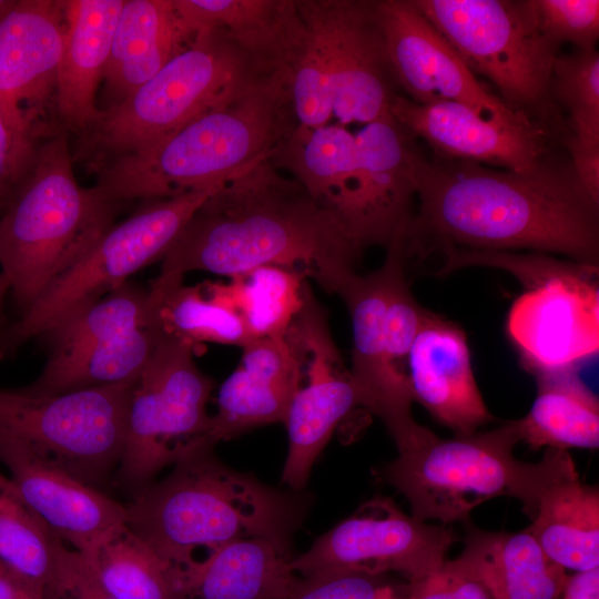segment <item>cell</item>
<instances>
[{"instance_id":"obj_20","label":"cell","mask_w":599,"mask_h":599,"mask_svg":"<svg viewBox=\"0 0 599 599\" xmlns=\"http://www.w3.org/2000/svg\"><path fill=\"white\" fill-rule=\"evenodd\" d=\"M519 500L531 524L525 529L565 569L599 567V491L581 483L565 449L547 448L528 466Z\"/></svg>"},{"instance_id":"obj_19","label":"cell","mask_w":599,"mask_h":599,"mask_svg":"<svg viewBox=\"0 0 599 599\" xmlns=\"http://www.w3.org/2000/svg\"><path fill=\"white\" fill-rule=\"evenodd\" d=\"M388 267L366 275L355 273L338 290L349 312L353 331L352 368L361 404L378 417L397 449L410 446L426 430L413 417V397L405 373L389 361L385 343L384 312Z\"/></svg>"},{"instance_id":"obj_27","label":"cell","mask_w":599,"mask_h":599,"mask_svg":"<svg viewBox=\"0 0 599 599\" xmlns=\"http://www.w3.org/2000/svg\"><path fill=\"white\" fill-rule=\"evenodd\" d=\"M195 35L174 0H124L102 78L105 109L148 82Z\"/></svg>"},{"instance_id":"obj_15","label":"cell","mask_w":599,"mask_h":599,"mask_svg":"<svg viewBox=\"0 0 599 599\" xmlns=\"http://www.w3.org/2000/svg\"><path fill=\"white\" fill-rule=\"evenodd\" d=\"M292 325L305 352L307 382L295 393L284 420L288 450L282 481L290 490L303 491L334 429L362 404L308 282L303 306Z\"/></svg>"},{"instance_id":"obj_7","label":"cell","mask_w":599,"mask_h":599,"mask_svg":"<svg viewBox=\"0 0 599 599\" xmlns=\"http://www.w3.org/2000/svg\"><path fill=\"white\" fill-rule=\"evenodd\" d=\"M73 163L68 131L59 125L0 214V265L21 314L91 251L121 207L82 187Z\"/></svg>"},{"instance_id":"obj_13","label":"cell","mask_w":599,"mask_h":599,"mask_svg":"<svg viewBox=\"0 0 599 599\" xmlns=\"http://www.w3.org/2000/svg\"><path fill=\"white\" fill-rule=\"evenodd\" d=\"M455 540L450 527L420 521L393 499L377 497L293 557L291 567L302 577L326 571L370 576L395 571L410 583L439 568Z\"/></svg>"},{"instance_id":"obj_33","label":"cell","mask_w":599,"mask_h":599,"mask_svg":"<svg viewBox=\"0 0 599 599\" xmlns=\"http://www.w3.org/2000/svg\"><path fill=\"white\" fill-rule=\"evenodd\" d=\"M148 290L121 284L101 298L69 314L38 336L45 343V364L72 359L148 325Z\"/></svg>"},{"instance_id":"obj_22","label":"cell","mask_w":599,"mask_h":599,"mask_svg":"<svg viewBox=\"0 0 599 599\" xmlns=\"http://www.w3.org/2000/svg\"><path fill=\"white\" fill-rule=\"evenodd\" d=\"M242 348L241 364L221 385L211 415L207 437L215 444L284 423L303 384L305 352L292 325L285 335L256 338Z\"/></svg>"},{"instance_id":"obj_9","label":"cell","mask_w":599,"mask_h":599,"mask_svg":"<svg viewBox=\"0 0 599 599\" xmlns=\"http://www.w3.org/2000/svg\"><path fill=\"white\" fill-rule=\"evenodd\" d=\"M514 422L483 433L439 438L430 432L398 451L382 478L408 500L412 516L441 525L468 520L478 505L500 496L519 499L528 464L514 457Z\"/></svg>"},{"instance_id":"obj_18","label":"cell","mask_w":599,"mask_h":599,"mask_svg":"<svg viewBox=\"0 0 599 599\" xmlns=\"http://www.w3.org/2000/svg\"><path fill=\"white\" fill-rule=\"evenodd\" d=\"M389 113L441 160L529 172L551 153L547 126L524 113L488 119L458 102L419 104L400 94L394 97Z\"/></svg>"},{"instance_id":"obj_17","label":"cell","mask_w":599,"mask_h":599,"mask_svg":"<svg viewBox=\"0 0 599 599\" xmlns=\"http://www.w3.org/2000/svg\"><path fill=\"white\" fill-rule=\"evenodd\" d=\"M396 83L419 104L453 101L488 119L510 120L499 97L480 84L414 0H375Z\"/></svg>"},{"instance_id":"obj_24","label":"cell","mask_w":599,"mask_h":599,"mask_svg":"<svg viewBox=\"0 0 599 599\" xmlns=\"http://www.w3.org/2000/svg\"><path fill=\"white\" fill-rule=\"evenodd\" d=\"M0 463L51 534L80 552L110 528L125 522V505L13 439L0 437Z\"/></svg>"},{"instance_id":"obj_3","label":"cell","mask_w":599,"mask_h":599,"mask_svg":"<svg viewBox=\"0 0 599 599\" xmlns=\"http://www.w3.org/2000/svg\"><path fill=\"white\" fill-rule=\"evenodd\" d=\"M209 437L176 461L167 476L153 481L125 505V525L171 570L196 561L221 546L263 537L291 550L308 497L281 490L225 465Z\"/></svg>"},{"instance_id":"obj_38","label":"cell","mask_w":599,"mask_h":599,"mask_svg":"<svg viewBox=\"0 0 599 599\" xmlns=\"http://www.w3.org/2000/svg\"><path fill=\"white\" fill-rule=\"evenodd\" d=\"M403 229L387 245L388 267L384 333L390 363L406 374L410 346L428 312L414 297L407 280Z\"/></svg>"},{"instance_id":"obj_47","label":"cell","mask_w":599,"mask_h":599,"mask_svg":"<svg viewBox=\"0 0 599 599\" xmlns=\"http://www.w3.org/2000/svg\"><path fill=\"white\" fill-rule=\"evenodd\" d=\"M10 293V286L9 282L1 268L0 265V334L6 329V327L9 325L6 313H4V302L6 296Z\"/></svg>"},{"instance_id":"obj_48","label":"cell","mask_w":599,"mask_h":599,"mask_svg":"<svg viewBox=\"0 0 599 599\" xmlns=\"http://www.w3.org/2000/svg\"><path fill=\"white\" fill-rule=\"evenodd\" d=\"M16 0H0V21L14 4Z\"/></svg>"},{"instance_id":"obj_28","label":"cell","mask_w":599,"mask_h":599,"mask_svg":"<svg viewBox=\"0 0 599 599\" xmlns=\"http://www.w3.org/2000/svg\"><path fill=\"white\" fill-rule=\"evenodd\" d=\"M465 546L455 564L491 599H560L568 575L527 531L477 529L468 520Z\"/></svg>"},{"instance_id":"obj_49","label":"cell","mask_w":599,"mask_h":599,"mask_svg":"<svg viewBox=\"0 0 599 599\" xmlns=\"http://www.w3.org/2000/svg\"><path fill=\"white\" fill-rule=\"evenodd\" d=\"M172 599H183V598L173 597Z\"/></svg>"},{"instance_id":"obj_12","label":"cell","mask_w":599,"mask_h":599,"mask_svg":"<svg viewBox=\"0 0 599 599\" xmlns=\"http://www.w3.org/2000/svg\"><path fill=\"white\" fill-rule=\"evenodd\" d=\"M219 187L144 201L112 225L91 251L0 334V359L49 327L162 260L189 220Z\"/></svg>"},{"instance_id":"obj_2","label":"cell","mask_w":599,"mask_h":599,"mask_svg":"<svg viewBox=\"0 0 599 599\" xmlns=\"http://www.w3.org/2000/svg\"><path fill=\"white\" fill-rule=\"evenodd\" d=\"M363 251L293 177L263 160L222 183L162 257L158 276L193 271L236 277L261 266L312 276L337 294Z\"/></svg>"},{"instance_id":"obj_16","label":"cell","mask_w":599,"mask_h":599,"mask_svg":"<svg viewBox=\"0 0 599 599\" xmlns=\"http://www.w3.org/2000/svg\"><path fill=\"white\" fill-rule=\"evenodd\" d=\"M598 266L581 265L526 290L511 305L507 334L531 375L569 368L599 349Z\"/></svg>"},{"instance_id":"obj_4","label":"cell","mask_w":599,"mask_h":599,"mask_svg":"<svg viewBox=\"0 0 599 599\" xmlns=\"http://www.w3.org/2000/svg\"><path fill=\"white\" fill-rule=\"evenodd\" d=\"M290 84V69H280L164 139L103 163L93 190L120 204L173 197L220 185L270 159L298 125Z\"/></svg>"},{"instance_id":"obj_23","label":"cell","mask_w":599,"mask_h":599,"mask_svg":"<svg viewBox=\"0 0 599 599\" xmlns=\"http://www.w3.org/2000/svg\"><path fill=\"white\" fill-rule=\"evenodd\" d=\"M406 375L413 397L438 423L466 436L494 420L476 384L463 328L427 312L410 346Z\"/></svg>"},{"instance_id":"obj_10","label":"cell","mask_w":599,"mask_h":599,"mask_svg":"<svg viewBox=\"0 0 599 599\" xmlns=\"http://www.w3.org/2000/svg\"><path fill=\"white\" fill-rule=\"evenodd\" d=\"M138 378L57 395L0 387V437L98 488L121 459Z\"/></svg>"},{"instance_id":"obj_32","label":"cell","mask_w":599,"mask_h":599,"mask_svg":"<svg viewBox=\"0 0 599 599\" xmlns=\"http://www.w3.org/2000/svg\"><path fill=\"white\" fill-rule=\"evenodd\" d=\"M551 94L569 111L570 131L564 138L581 184L599 193V53L596 49L558 55Z\"/></svg>"},{"instance_id":"obj_41","label":"cell","mask_w":599,"mask_h":599,"mask_svg":"<svg viewBox=\"0 0 599 599\" xmlns=\"http://www.w3.org/2000/svg\"><path fill=\"white\" fill-rule=\"evenodd\" d=\"M542 35L560 48L570 43L575 50L596 49L599 38L598 0H527Z\"/></svg>"},{"instance_id":"obj_36","label":"cell","mask_w":599,"mask_h":599,"mask_svg":"<svg viewBox=\"0 0 599 599\" xmlns=\"http://www.w3.org/2000/svg\"><path fill=\"white\" fill-rule=\"evenodd\" d=\"M81 554L115 599H172L170 567L124 522L106 530Z\"/></svg>"},{"instance_id":"obj_8","label":"cell","mask_w":599,"mask_h":599,"mask_svg":"<svg viewBox=\"0 0 599 599\" xmlns=\"http://www.w3.org/2000/svg\"><path fill=\"white\" fill-rule=\"evenodd\" d=\"M474 74L514 112L544 125L552 115L557 45L539 31L527 0H414Z\"/></svg>"},{"instance_id":"obj_14","label":"cell","mask_w":599,"mask_h":599,"mask_svg":"<svg viewBox=\"0 0 599 599\" xmlns=\"http://www.w3.org/2000/svg\"><path fill=\"white\" fill-rule=\"evenodd\" d=\"M323 47L339 124L390 116L397 93L375 0H296Z\"/></svg>"},{"instance_id":"obj_21","label":"cell","mask_w":599,"mask_h":599,"mask_svg":"<svg viewBox=\"0 0 599 599\" xmlns=\"http://www.w3.org/2000/svg\"><path fill=\"white\" fill-rule=\"evenodd\" d=\"M65 1L16 0L0 21V103L35 126L54 105L65 35Z\"/></svg>"},{"instance_id":"obj_34","label":"cell","mask_w":599,"mask_h":599,"mask_svg":"<svg viewBox=\"0 0 599 599\" xmlns=\"http://www.w3.org/2000/svg\"><path fill=\"white\" fill-rule=\"evenodd\" d=\"M307 275L280 266H261L233 277L232 283L209 285L211 297L233 307L253 339L285 335L301 311Z\"/></svg>"},{"instance_id":"obj_37","label":"cell","mask_w":599,"mask_h":599,"mask_svg":"<svg viewBox=\"0 0 599 599\" xmlns=\"http://www.w3.org/2000/svg\"><path fill=\"white\" fill-rule=\"evenodd\" d=\"M58 538L0 471V562L44 588L51 577Z\"/></svg>"},{"instance_id":"obj_1","label":"cell","mask_w":599,"mask_h":599,"mask_svg":"<svg viewBox=\"0 0 599 599\" xmlns=\"http://www.w3.org/2000/svg\"><path fill=\"white\" fill-rule=\"evenodd\" d=\"M416 197L404 231L406 264L456 248L527 250L599 266V201L569 159L550 153L535 170L515 172L423 156Z\"/></svg>"},{"instance_id":"obj_30","label":"cell","mask_w":599,"mask_h":599,"mask_svg":"<svg viewBox=\"0 0 599 599\" xmlns=\"http://www.w3.org/2000/svg\"><path fill=\"white\" fill-rule=\"evenodd\" d=\"M195 33L221 28L257 51L291 67L305 26L296 0H174Z\"/></svg>"},{"instance_id":"obj_35","label":"cell","mask_w":599,"mask_h":599,"mask_svg":"<svg viewBox=\"0 0 599 599\" xmlns=\"http://www.w3.org/2000/svg\"><path fill=\"white\" fill-rule=\"evenodd\" d=\"M160 331L143 326L72 359L45 364L27 392L57 395L135 379L145 367Z\"/></svg>"},{"instance_id":"obj_39","label":"cell","mask_w":599,"mask_h":599,"mask_svg":"<svg viewBox=\"0 0 599 599\" xmlns=\"http://www.w3.org/2000/svg\"><path fill=\"white\" fill-rule=\"evenodd\" d=\"M440 262L433 275H445L466 266H490L512 273L525 290L577 270L580 264L564 257L538 252L447 250L438 255Z\"/></svg>"},{"instance_id":"obj_25","label":"cell","mask_w":599,"mask_h":599,"mask_svg":"<svg viewBox=\"0 0 599 599\" xmlns=\"http://www.w3.org/2000/svg\"><path fill=\"white\" fill-rule=\"evenodd\" d=\"M292 558L270 539H235L181 570H171L172 598L291 599L300 580Z\"/></svg>"},{"instance_id":"obj_40","label":"cell","mask_w":599,"mask_h":599,"mask_svg":"<svg viewBox=\"0 0 599 599\" xmlns=\"http://www.w3.org/2000/svg\"><path fill=\"white\" fill-rule=\"evenodd\" d=\"M55 129H40L0 103V214L28 177L39 144Z\"/></svg>"},{"instance_id":"obj_31","label":"cell","mask_w":599,"mask_h":599,"mask_svg":"<svg viewBox=\"0 0 599 599\" xmlns=\"http://www.w3.org/2000/svg\"><path fill=\"white\" fill-rule=\"evenodd\" d=\"M148 325L194 347L199 343L245 346L253 341L241 315L227 304L205 296L183 278L156 276L146 300Z\"/></svg>"},{"instance_id":"obj_6","label":"cell","mask_w":599,"mask_h":599,"mask_svg":"<svg viewBox=\"0 0 599 599\" xmlns=\"http://www.w3.org/2000/svg\"><path fill=\"white\" fill-rule=\"evenodd\" d=\"M284 68L224 29L197 30L186 49L77 134L73 162L95 171L114 158L145 149Z\"/></svg>"},{"instance_id":"obj_5","label":"cell","mask_w":599,"mask_h":599,"mask_svg":"<svg viewBox=\"0 0 599 599\" xmlns=\"http://www.w3.org/2000/svg\"><path fill=\"white\" fill-rule=\"evenodd\" d=\"M423 155L415 138L393 116L355 134L339 123L297 125L271 156L364 251L387 247L408 224Z\"/></svg>"},{"instance_id":"obj_44","label":"cell","mask_w":599,"mask_h":599,"mask_svg":"<svg viewBox=\"0 0 599 599\" xmlns=\"http://www.w3.org/2000/svg\"><path fill=\"white\" fill-rule=\"evenodd\" d=\"M408 592V599H491L478 581L447 559L427 577L410 582Z\"/></svg>"},{"instance_id":"obj_45","label":"cell","mask_w":599,"mask_h":599,"mask_svg":"<svg viewBox=\"0 0 599 599\" xmlns=\"http://www.w3.org/2000/svg\"><path fill=\"white\" fill-rule=\"evenodd\" d=\"M43 590L0 562V599H44Z\"/></svg>"},{"instance_id":"obj_26","label":"cell","mask_w":599,"mask_h":599,"mask_svg":"<svg viewBox=\"0 0 599 599\" xmlns=\"http://www.w3.org/2000/svg\"><path fill=\"white\" fill-rule=\"evenodd\" d=\"M124 0H67V28L54 105L60 124L79 134L101 114L97 92Z\"/></svg>"},{"instance_id":"obj_46","label":"cell","mask_w":599,"mask_h":599,"mask_svg":"<svg viewBox=\"0 0 599 599\" xmlns=\"http://www.w3.org/2000/svg\"><path fill=\"white\" fill-rule=\"evenodd\" d=\"M560 599H599V567L568 576Z\"/></svg>"},{"instance_id":"obj_42","label":"cell","mask_w":599,"mask_h":599,"mask_svg":"<svg viewBox=\"0 0 599 599\" xmlns=\"http://www.w3.org/2000/svg\"><path fill=\"white\" fill-rule=\"evenodd\" d=\"M44 599H115L100 583L84 555L60 539Z\"/></svg>"},{"instance_id":"obj_43","label":"cell","mask_w":599,"mask_h":599,"mask_svg":"<svg viewBox=\"0 0 599 599\" xmlns=\"http://www.w3.org/2000/svg\"><path fill=\"white\" fill-rule=\"evenodd\" d=\"M392 591L377 576L353 571H326L300 576L291 599H384Z\"/></svg>"},{"instance_id":"obj_29","label":"cell","mask_w":599,"mask_h":599,"mask_svg":"<svg viewBox=\"0 0 599 599\" xmlns=\"http://www.w3.org/2000/svg\"><path fill=\"white\" fill-rule=\"evenodd\" d=\"M578 368L535 374L537 396L528 414L512 420L519 440L530 448L597 449L599 403Z\"/></svg>"},{"instance_id":"obj_11","label":"cell","mask_w":599,"mask_h":599,"mask_svg":"<svg viewBox=\"0 0 599 599\" xmlns=\"http://www.w3.org/2000/svg\"><path fill=\"white\" fill-rule=\"evenodd\" d=\"M212 389L194 347L160 333L131 394L119 486L135 497L207 437Z\"/></svg>"}]
</instances>
